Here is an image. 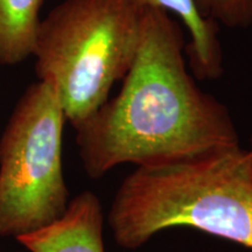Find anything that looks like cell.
Wrapping results in <instances>:
<instances>
[{"label":"cell","mask_w":252,"mask_h":252,"mask_svg":"<svg viewBox=\"0 0 252 252\" xmlns=\"http://www.w3.org/2000/svg\"><path fill=\"white\" fill-rule=\"evenodd\" d=\"M185 49L174 17L144 9L139 47L121 90L75 128L90 179L123 163L160 165L241 146L228 108L197 86Z\"/></svg>","instance_id":"1"},{"label":"cell","mask_w":252,"mask_h":252,"mask_svg":"<svg viewBox=\"0 0 252 252\" xmlns=\"http://www.w3.org/2000/svg\"><path fill=\"white\" fill-rule=\"evenodd\" d=\"M108 223L135 250L167 229L191 228L252 250V157L242 146L138 166L116 191Z\"/></svg>","instance_id":"2"},{"label":"cell","mask_w":252,"mask_h":252,"mask_svg":"<svg viewBox=\"0 0 252 252\" xmlns=\"http://www.w3.org/2000/svg\"><path fill=\"white\" fill-rule=\"evenodd\" d=\"M143 11L131 0H64L41 19L35 72L74 128L109 99L139 47Z\"/></svg>","instance_id":"3"},{"label":"cell","mask_w":252,"mask_h":252,"mask_svg":"<svg viewBox=\"0 0 252 252\" xmlns=\"http://www.w3.org/2000/svg\"><path fill=\"white\" fill-rule=\"evenodd\" d=\"M65 119L46 82L27 88L0 138V236L19 237L45 228L67 210L62 167Z\"/></svg>","instance_id":"4"},{"label":"cell","mask_w":252,"mask_h":252,"mask_svg":"<svg viewBox=\"0 0 252 252\" xmlns=\"http://www.w3.org/2000/svg\"><path fill=\"white\" fill-rule=\"evenodd\" d=\"M104 216L96 194L83 191L69 201L65 213L45 228L19 236L30 252H105Z\"/></svg>","instance_id":"5"},{"label":"cell","mask_w":252,"mask_h":252,"mask_svg":"<svg viewBox=\"0 0 252 252\" xmlns=\"http://www.w3.org/2000/svg\"><path fill=\"white\" fill-rule=\"evenodd\" d=\"M138 8L161 9L180 20L189 34L186 43L188 67L195 78L216 80L223 74L219 25L198 13L194 0H131Z\"/></svg>","instance_id":"6"},{"label":"cell","mask_w":252,"mask_h":252,"mask_svg":"<svg viewBox=\"0 0 252 252\" xmlns=\"http://www.w3.org/2000/svg\"><path fill=\"white\" fill-rule=\"evenodd\" d=\"M45 0H0V64L15 65L33 55Z\"/></svg>","instance_id":"7"},{"label":"cell","mask_w":252,"mask_h":252,"mask_svg":"<svg viewBox=\"0 0 252 252\" xmlns=\"http://www.w3.org/2000/svg\"><path fill=\"white\" fill-rule=\"evenodd\" d=\"M204 19L236 30L252 25V0H194Z\"/></svg>","instance_id":"8"},{"label":"cell","mask_w":252,"mask_h":252,"mask_svg":"<svg viewBox=\"0 0 252 252\" xmlns=\"http://www.w3.org/2000/svg\"><path fill=\"white\" fill-rule=\"evenodd\" d=\"M249 152H250L251 157H252V134H251V139H250V149H249Z\"/></svg>","instance_id":"9"}]
</instances>
